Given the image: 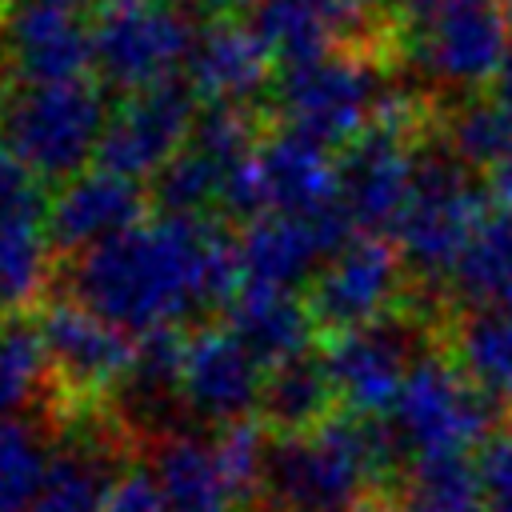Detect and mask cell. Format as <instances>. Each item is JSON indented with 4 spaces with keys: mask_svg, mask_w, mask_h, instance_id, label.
Instances as JSON below:
<instances>
[{
    "mask_svg": "<svg viewBox=\"0 0 512 512\" xmlns=\"http://www.w3.org/2000/svg\"><path fill=\"white\" fill-rule=\"evenodd\" d=\"M184 72H188L184 80L196 88L200 100L248 108V100H256L272 84V56L252 36L248 24L228 20V16H212L196 32V44H192Z\"/></svg>",
    "mask_w": 512,
    "mask_h": 512,
    "instance_id": "obj_18",
    "label": "cell"
},
{
    "mask_svg": "<svg viewBox=\"0 0 512 512\" xmlns=\"http://www.w3.org/2000/svg\"><path fill=\"white\" fill-rule=\"evenodd\" d=\"M512 52L504 0H440L412 24V64L440 88L472 92L500 76Z\"/></svg>",
    "mask_w": 512,
    "mask_h": 512,
    "instance_id": "obj_9",
    "label": "cell"
},
{
    "mask_svg": "<svg viewBox=\"0 0 512 512\" xmlns=\"http://www.w3.org/2000/svg\"><path fill=\"white\" fill-rule=\"evenodd\" d=\"M396 512H488L476 484V464H468V456L416 460Z\"/></svg>",
    "mask_w": 512,
    "mask_h": 512,
    "instance_id": "obj_28",
    "label": "cell"
},
{
    "mask_svg": "<svg viewBox=\"0 0 512 512\" xmlns=\"http://www.w3.org/2000/svg\"><path fill=\"white\" fill-rule=\"evenodd\" d=\"M120 476V440L104 432L72 436L52 448L48 484L32 512H104Z\"/></svg>",
    "mask_w": 512,
    "mask_h": 512,
    "instance_id": "obj_22",
    "label": "cell"
},
{
    "mask_svg": "<svg viewBox=\"0 0 512 512\" xmlns=\"http://www.w3.org/2000/svg\"><path fill=\"white\" fill-rule=\"evenodd\" d=\"M484 192H488V200H492L496 208L512 212V156H508L504 164H496V168L484 172Z\"/></svg>",
    "mask_w": 512,
    "mask_h": 512,
    "instance_id": "obj_31",
    "label": "cell"
},
{
    "mask_svg": "<svg viewBox=\"0 0 512 512\" xmlns=\"http://www.w3.org/2000/svg\"><path fill=\"white\" fill-rule=\"evenodd\" d=\"M444 136H448V152L456 160H464L468 168H496L512 156V124L508 116L500 112L496 100H464L452 120L444 124Z\"/></svg>",
    "mask_w": 512,
    "mask_h": 512,
    "instance_id": "obj_29",
    "label": "cell"
},
{
    "mask_svg": "<svg viewBox=\"0 0 512 512\" xmlns=\"http://www.w3.org/2000/svg\"><path fill=\"white\" fill-rule=\"evenodd\" d=\"M248 28L280 68L336 48H376L364 0H256Z\"/></svg>",
    "mask_w": 512,
    "mask_h": 512,
    "instance_id": "obj_16",
    "label": "cell"
},
{
    "mask_svg": "<svg viewBox=\"0 0 512 512\" xmlns=\"http://www.w3.org/2000/svg\"><path fill=\"white\" fill-rule=\"evenodd\" d=\"M416 328L404 316H384L376 324L324 336V368L332 376L336 400L348 412L360 416H384L392 412L412 364L420 360L412 352Z\"/></svg>",
    "mask_w": 512,
    "mask_h": 512,
    "instance_id": "obj_13",
    "label": "cell"
},
{
    "mask_svg": "<svg viewBox=\"0 0 512 512\" xmlns=\"http://www.w3.org/2000/svg\"><path fill=\"white\" fill-rule=\"evenodd\" d=\"M264 368L232 336L228 324H204L184 340L180 360V404L212 424L252 420L260 404Z\"/></svg>",
    "mask_w": 512,
    "mask_h": 512,
    "instance_id": "obj_15",
    "label": "cell"
},
{
    "mask_svg": "<svg viewBox=\"0 0 512 512\" xmlns=\"http://www.w3.org/2000/svg\"><path fill=\"white\" fill-rule=\"evenodd\" d=\"M152 476L172 512H236V492L224 476L216 440L172 432L156 444Z\"/></svg>",
    "mask_w": 512,
    "mask_h": 512,
    "instance_id": "obj_21",
    "label": "cell"
},
{
    "mask_svg": "<svg viewBox=\"0 0 512 512\" xmlns=\"http://www.w3.org/2000/svg\"><path fill=\"white\" fill-rule=\"evenodd\" d=\"M452 292L476 308H512V212L496 208L468 244Z\"/></svg>",
    "mask_w": 512,
    "mask_h": 512,
    "instance_id": "obj_25",
    "label": "cell"
},
{
    "mask_svg": "<svg viewBox=\"0 0 512 512\" xmlns=\"http://www.w3.org/2000/svg\"><path fill=\"white\" fill-rule=\"evenodd\" d=\"M504 16H508V28H512V0H504Z\"/></svg>",
    "mask_w": 512,
    "mask_h": 512,
    "instance_id": "obj_34",
    "label": "cell"
},
{
    "mask_svg": "<svg viewBox=\"0 0 512 512\" xmlns=\"http://www.w3.org/2000/svg\"><path fill=\"white\" fill-rule=\"evenodd\" d=\"M36 328L48 352V376L56 380L64 408L88 416L104 392L124 384L136 356V340L124 328L100 320L68 296L44 304Z\"/></svg>",
    "mask_w": 512,
    "mask_h": 512,
    "instance_id": "obj_8",
    "label": "cell"
},
{
    "mask_svg": "<svg viewBox=\"0 0 512 512\" xmlns=\"http://www.w3.org/2000/svg\"><path fill=\"white\" fill-rule=\"evenodd\" d=\"M88 0H8L0 8V64L12 84H68L96 68Z\"/></svg>",
    "mask_w": 512,
    "mask_h": 512,
    "instance_id": "obj_10",
    "label": "cell"
},
{
    "mask_svg": "<svg viewBox=\"0 0 512 512\" xmlns=\"http://www.w3.org/2000/svg\"><path fill=\"white\" fill-rule=\"evenodd\" d=\"M144 208L148 192L140 188V180L116 176L108 168H88L60 184V192L48 200V244L76 256L144 224Z\"/></svg>",
    "mask_w": 512,
    "mask_h": 512,
    "instance_id": "obj_17",
    "label": "cell"
},
{
    "mask_svg": "<svg viewBox=\"0 0 512 512\" xmlns=\"http://www.w3.org/2000/svg\"><path fill=\"white\" fill-rule=\"evenodd\" d=\"M196 100L200 96L184 76L124 96L100 136L96 168H108L128 180H152L176 152H184L200 116Z\"/></svg>",
    "mask_w": 512,
    "mask_h": 512,
    "instance_id": "obj_11",
    "label": "cell"
},
{
    "mask_svg": "<svg viewBox=\"0 0 512 512\" xmlns=\"http://www.w3.org/2000/svg\"><path fill=\"white\" fill-rule=\"evenodd\" d=\"M228 172L216 168L208 156H200L192 144L176 152L156 176H152V200L160 216H180V220H208V208H220Z\"/></svg>",
    "mask_w": 512,
    "mask_h": 512,
    "instance_id": "obj_27",
    "label": "cell"
},
{
    "mask_svg": "<svg viewBox=\"0 0 512 512\" xmlns=\"http://www.w3.org/2000/svg\"><path fill=\"white\" fill-rule=\"evenodd\" d=\"M392 428L412 460L468 456L496 432V400H488L456 360L420 356L392 404Z\"/></svg>",
    "mask_w": 512,
    "mask_h": 512,
    "instance_id": "obj_6",
    "label": "cell"
},
{
    "mask_svg": "<svg viewBox=\"0 0 512 512\" xmlns=\"http://www.w3.org/2000/svg\"><path fill=\"white\" fill-rule=\"evenodd\" d=\"M252 4H256V0H204L200 8H208L212 16H220L224 8H252Z\"/></svg>",
    "mask_w": 512,
    "mask_h": 512,
    "instance_id": "obj_33",
    "label": "cell"
},
{
    "mask_svg": "<svg viewBox=\"0 0 512 512\" xmlns=\"http://www.w3.org/2000/svg\"><path fill=\"white\" fill-rule=\"evenodd\" d=\"M388 92L380 48H336L328 56L288 64L272 80L280 128L308 136L320 148H348L368 132Z\"/></svg>",
    "mask_w": 512,
    "mask_h": 512,
    "instance_id": "obj_5",
    "label": "cell"
},
{
    "mask_svg": "<svg viewBox=\"0 0 512 512\" xmlns=\"http://www.w3.org/2000/svg\"><path fill=\"white\" fill-rule=\"evenodd\" d=\"M488 192L472 176L464 160L448 148H420L416 156V188L396 228V252L404 276L420 284H452L468 244L476 240L480 224L488 220Z\"/></svg>",
    "mask_w": 512,
    "mask_h": 512,
    "instance_id": "obj_4",
    "label": "cell"
},
{
    "mask_svg": "<svg viewBox=\"0 0 512 512\" xmlns=\"http://www.w3.org/2000/svg\"><path fill=\"white\" fill-rule=\"evenodd\" d=\"M456 364L496 404L512 408V308H476L456 328Z\"/></svg>",
    "mask_w": 512,
    "mask_h": 512,
    "instance_id": "obj_24",
    "label": "cell"
},
{
    "mask_svg": "<svg viewBox=\"0 0 512 512\" xmlns=\"http://www.w3.org/2000/svg\"><path fill=\"white\" fill-rule=\"evenodd\" d=\"M44 376H48V352L40 328L20 316H8L0 324V420H12L32 400Z\"/></svg>",
    "mask_w": 512,
    "mask_h": 512,
    "instance_id": "obj_30",
    "label": "cell"
},
{
    "mask_svg": "<svg viewBox=\"0 0 512 512\" xmlns=\"http://www.w3.org/2000/svg\"><path fill=\"white\" fill-rule=\"evenodd\" d=\"M496 84V104H500V112L508 116V124H512V52H508V60H504V68H500V76L492 80Z\"/></svg>",
    "mask_w": 512,
    "mask_h": 512,
    "instance_id": "obj_32",
    "label": "cell"
},
{
    "mask_svg": "<svg viewBox=\"0 0 512 512\" xmlns=\"http://www.w3.org/2000/svg\"><path fill=\"white\" fill-rule=\"evenodd\" d=\"M0 4H8V0H0Z\"/></svg>",
    "mask_w": 512,
    "mask_h": 512,
    "instance_id": "obj_35",
    "label": "cell"
},
{
    "mask_svg": "<svg viewBox=\"0 0 512 512\" xmlns=\"http://www.w3.org/2000/svg\"><path fill=\"white\" fill-rule=\"evenodd\" d=\"M404 284V264L392 240L352 236L308 284V312L324 336L352 332L388 316L396 292Z\"/></svg>",
    "mask_w": 512,
    "mask_h": 512,
    "instance_id": "obj_12",
    "label": "cell"
},
{
    "mask_svg": "<svg viewBox=\"0 0 512 512\" xmlns=\"http://www.w3.org/2000/svg\"><path fill=\"white\" fill-rule=\"evenodd\" d=\"M240 284L236 236L212 220L160 216L68 256V300L136 336L228 308Z\"/></svg>",
    "mask_w": 512,
    "mask_h": 512,
    "instance_id": "obj_1",
    "label": "cell"
},
{
    "mask_svg": "<svg viewBox=\"0 0 512 512\" xmlns=\"http://www.w3.org/2000/svg\"><path fill=\"white\" fill-rule=\"evenodd\" d=\"M400 456L408 452L392 420L336 408L320 428L272 440L264 496L276 512H356Z\"/></svg>",
    "mask_w": 512,
    "mask_h": 512,
    "instance_id": "obj_2",
    "label": "cell"
},
{
    "mask_svg": "<svg viewBox=\"0 0 512 512\" xmlns=\"http://www.w3.org/2000/svg\"><path fill=\"white\" fill-rule=\"evenodd\" d=\"M416 156L412 136L376 124L340 148V204L360 236H396L416 188Z\"/></svg>",
    "mask_w": 512,
    "mask_h": 512,
    "instance_id": "obj_14",
    "label": "cell"
},
{
    "mask_svg": "<svg viewBox=\"0 0 512 512\" xmlns=\"http://www.w3.org/2000/svg\"><path fill=\"white\" fill-rule=\"evenodd\" d=\"M224 312H228L232 336L252 352V360L264 372L284 364V360L312 352L316 320H312L308 304L296 300V292H276L264 284H240V292L232 296V304Z\"/></svg>",
    "mask_w": 512,
    "mask_h": 512,
    "instance_id": "obj_20",
    "label": "cell"
},
{
    "mask_svg": "<svg viewBox=\"0 0 512 512\" xmlns=\"http://www.w3.org/2000/svg\"><path fill=\"white\" fill-rule=\"evenodd\" d=\"M340 408L320 352H304L264 372L256 420L276 436H304Z\"/></svg>",
    "mask_w": 512,
    "mask_h": 512,
    "instance_id": "obj_23",
    "label": "cell"
},
{
    "mask_svg": "<svg viewBox=\"0 0 512 512\" xmlns=\"http://www.w3.org/2000/svg\"><path fill=\"white\" fill-rule=\"evenodd\" d=\"M104 88L92 80L12 84L0 96V148L36 180H72L96 156L108 128Z\"/></svg>",
    "mask_w": 512,
    "mask_h": 512,
    "instance_id": "obj_3",
    "label": "cell"
},
{
    "mask_svg": "<svg viewBox=\"0 0 512 512\" xmlns=\"http://www.w3.org/2000/svg\"><path fill=\"white\" fill-rule=\"evenodd\" d=\"M196 24L168 0H96L92 52L108 88L144 92L176 76L196 44Z\"/></svg>",
    "mask_w": 512,
    "mask_h": 512,
    "instance_id": "obj_7",
    "label": "cell"
},
{
    "mask_svg": "<svg viewBox=\"0 0 512 512\" xmlns=\"http://www.w3.org/2000/svg\"><path fill=\"white\" fill-rule=\"evenodd\" d=\"M52 468V448L32 420H0V512H32Z\"/></svg>",
    "mask_w": 512,
    "mask_h": 512,
    "instance_id": "obj_26",
    "label": "cell"
},
{
    "mask_svg": "<svg viewBox=\"0 0 512 512\" xmlns=\"http://www.w3.org/2000/svg\"><path fill=\"white\" fill-rule=\"evenodd\" d=\"M252 160L268 196V212L316 216L340 204V164L328 160V148L312 144L308 136H296L288 128L264 132Z\"/></svg>",
    "mask_w": 512,
    "mask_h": 512,
    "instance_id": "obj_19",
    "label": "cell"
}]
</instances>
